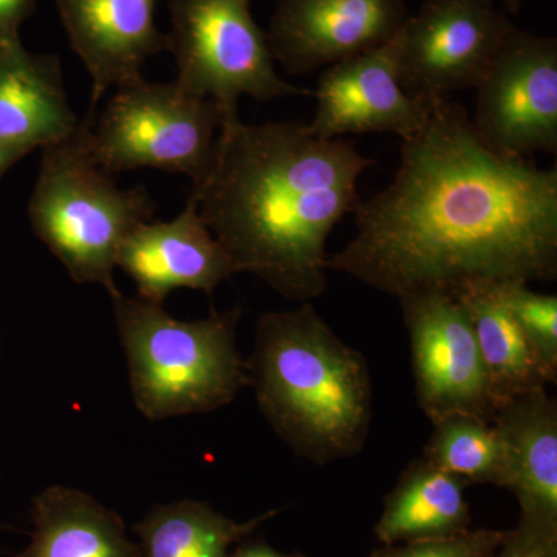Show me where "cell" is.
Segmentation results:
<instances>
[{
    "label": "cell",
    "mask_w": 557,
    "mask_h": 557,
    "mask_svg": "<svg viewBox=\"0 0 557 557\" xmlns=\"http://www.w3.org/2000/svg\"><path fill=\"white\" fill-rule=\"evenodd\" d=\"M354 214L329 271L397 299L557 276V171L491 152L453 100L403 139L394 178Z\"/></svg>",
    "instance_id": "cell-1"
},
{
    "label": "cell",
    "mask_w": 557,
    "mask_h": 557,
    "mask_svg": "<svg viewBox=\"0 0 557 557\" xmlns=\"http://www.w3.org/2000/svg\"><path fill=\"white\" fill-rule=\"evenodd\" d=\"M375 160L302 121H223L207 174L189 199L237 273L278 296L313 302L329 284L327 240L359 203L358 180Z\"/></svg>",
    "instance_id": "cell-2"
},
{
    "label": "cell",
    "mask_w": 557,
    "mask_h": 557,
    "mask_svg": "<svg viewBox=\"0 0 557 557\" xmlns=\"http://www.w3.org/2000/svg\"><path fill=\"white\" fill-rule=\"evenodd\" d=\"M245 362L260 412L296 456L329 465L364 449L372 424L368 361L313 304L263 313Z\"/></svg>",
    "instance_id": "cell-3"
},
{
    "label": "cell",
    "mask_w": 557,
    "mask_h": 557,
    "mask_svg": "<svg viewBox=\"0 0 557 557\" xmlns=\"http://www.w3.org/2000/svg\"><path fill=\"white\" fill-rule=\"evenodd\" d=\"M108 293L132 398L146 420L212 412L248 386L247 362L237 347L240 309L180 321L163 304L129 298L116 287Z\"/></svg>",
    "instance_id": "cell-4"
},
{
    "label": "cell",
    "mask_w": 557,
    "mask_h": 557,
    "mask_svg": "<svg viewBox=\"0 0 557 557\" xmlns=\"http://www.w3.org/2000/svg\"><path fill=\"white\" fill-rule=\"evenodd\" d=\"M94 110L67 138L44 148L30 201L33 230L76 284L115 288L113 271L127 236L150 222L156 203L145 186L120 189L90 152Z\"/></svg>",
    "instance_id": "cell-5"
},
{
    "label": "cell",
    "mask_w": 557,
    "mask_h": 557,
    "mask_svg": "<svg viewBox=\"0 0 557 557\" xmlns=\"http://www.w3.org/2000/svg\"><path fill=\"white\" fill-rule=\"evenodd\" d=\"M223 121L214 101L194 97L175 81L141 76L116 87L91 123V157L110 175L152 168L188 175L196 185L211 164Z\"/></svg>",
    "instance_id": "cell-6"
},
{
    "label": "cell",
    "mask_w": 557,
    "mask_h": 557,
    "mask_svg": "<svg viewBox=\"0 0 557 557\" xmlns=\"http://www.w3.org/2000/svg\"><path fill=\"white\" fill-rule=\"evenodd\" d=\"M251 0H171L175 83L214 101L225 120L239 115V100L270 101L309 95L277 75L267 33L249 10Z\"/></svg>",
    "instance_id": "cell-7"
},
{
    "label": "cell",
    "mask_w": 557,
    "mask_h": 557,
    "mask_svg": "<svg viewBox=\"0 0 557 557\" xmlns=\"http://www.w3.org/2000/svg\"><path fill=\"white\" fill-rule=\"evenodd\" d=\"M515 28L494 0H424L397 36L403 89L429 102L475 89Z\"/></svg>",
    "instance_id": "cell-8"
},
{
    "label": "cell",
    "mask_w": 557,
    "mask_h": 557,
    "mask_svg": "<svg viewBox=\"0 0 557 557\" xmlns=\"http://www.w3.org/2000/svg\"><path fill=\"white\" fill-rule=\"evenodd\" d=\"M474 90L469 116L491 152L520 161L556 153V39L516 27Z\"/></svg>",
    "instance_id": "cell-9"
},
{
    "label": "cell",
    "mask_w": 557,
    "mask_h": 557,
    "mask_svg": "<svg viewBox=\"0 0 557 557\" xmlns=\"http://www.w3.org/2000/svg\"><path fill=\"white\" fill-rule=\"evenodd\" d=\"M412 355L417 401L431 423L454 413L493 421L497 408L474 330L460 300L443 293L399 298Z\"/></svg>",
    "instance_id": "cell-10"
},
{
    "label": "cell",
    "mask_w": 557,
    "mask_h": 557,
    "mask_svg": "<svg viewBox=\"0 0 557 557\" xmlns=\"http://www.w3.org/2000/svg\"><path fill=\"white\" fill-rule=\"evenodd\" d=\"M408 17L405 0H278L267 40L274 62L309 75L379 49Z\"/></svg>",
    "instance_id": "cell-11"
},
{
    "label": "cell",
    "mask_w": 557,
    "mask_h": 557,
    "mask_svg": "<svg viewBox=\"0 0 557 557\" xmlns=\"http://www.w3.org/2000/svg\"><path fill=\"white\" fill-rule=\"evenodd\" d=\"M397 36L324 69L314 91L313 120L307 123L311 134L324 139L366 134L408 139L428 123L438 102L418 100L403 89Z\"/></svg>",
    "instance_id": "cell-12"
},
{
    "label": "cell",
    "mask_w": 557,
    "mask_h": 557,
    "mask_svg": "<svg viewBox=\"0 0 557 557\" xmlns=\"http://www.w3.org/2000/svg\"><path fill=\"white\" fill-rule=\"evenodd\" d=\"M116 267L135 282L139 298L157 304L177 288L212 296L222 282L239 274L190 199L171 222L150 220L132 231Z\"/></svg>",
    "instance_id": "cell-13"
},
{
    "label": "cell",
    "mask_w": 557,
    "mask_h": 557,
    "mask_svg": "<svg viewBox=\"0 0 557 557\" xmlns=\"http://www.w3.org/2000/svg\"><path fill=\"white\" fill-rule=\"evenodd\" d=\"M159 0H54L70 47L91 78V109L110 89L141 78L146 60L171 49L156 25Z\"/></svg>",
    "instance_id": "cell-14"
},
{
    "label": "cell",
    "mask_w": 557,
    "mask_h": 557,
    "mask_svg": "<svg viewBox=\"0 0 557 557\" xmlns=\"http://www.w3.org/2000/svg\"><path fill=\"white\" fill-rule=\"evenodd\" d=\"M60 58L30 54L22 46L0 50V145L21 157L78 129Z\"/></svg>",
    "instance_id": "cell-15"
},
{
    "label": "cell",
    "mask_w": 557,
    "mask_h": 557,
    "mask_svg": "<svg viewBox=\"0 0 557 557\" xmlns=\"http://www.w3.org/2000/svg\"><path fill=\"white\" fill-rule=\"evenodd\" d=\"M504 440V490L518 498L520 518L557 525V403L547 388L509 399L493 418Z\"/></svg>",
    "instance_id": "cell-16"
},
{
    "label": "cell",
    "mask_w": 557,
    "mask_h": 557,
    "mask_svg": "<svg viewBox=\"0 0 557 557\" xmlns=\"http://www.w3.org/2000/svg\"><path fill=\"white\" fill-rule=\"evenodd\" d=\"M32 516L30 542L14 557H139L119 512L76 487L40 491Z\"/></svg>",
    "instance_id": "cell-17"
},
{
    "label": "cell",
    "mask_w": 557,
    "mask_h": 557,
    "mask_svg": "<svg viewBox=\"0 0 557 557\" xmlns=\"http://www.w3.org/2000/svg\"><path fill=\"white\" fill-rule=\"evenodd\" d=\"M468 483L421 457L403 472L384 498L375 525L381 545L405 544L463 533L472 525Z\"/></svg>",
    "instance_id": "cell-18"
},
{
    "label": "cell",
    "mask_w": 557,
    "mask_h": 557,
    "mask_svg": "<svg viewBox=\"0 0 557 557\" xmlns=\"http://www.w3.org/2000/svg\"><path fill=\"white\" fill-rule=\"evenodd\" d=\"M457 299L474 330L497 410L509 399L556 383L557 373L539 357L502 302L497 288L468 289Z\"/></svg>",
    "instance_id": "cell-19"
},
{
    "label": "cell",
    "mask_w": 557,
    "mask_h": 557,
    "mask_svg": "<svg viewBox=\"0 0 557 557\" xmlns=\"http://www.w3.org/2000/svg\"><path fill=\"white\" fill-rule=\"evenodd\" d=\"M277 512L270 509L237 522L207 502L183 498L150 508L132 530L138 537L139 557H228L231 549Z\"/></svg>",
    "instance_id": "cell-20"
},
{
    "label": "cell",
    "mask_w": 557,
    "mask_h": 557,
    "mask_svg": "<svg viewBox=\"0 0 557 557\" xmlns=\"http://www.w3.org/2000/svg\"><path fill=\"white\" fill-rule=\"evenodd\" d=\"M432 424L434 432L423 454L428 461L467 483L505 486L504 440L493 421L454 413Z\"/></svg>",
    "instance_id": "cell-21"
},
{
    "label": "cell",
    "mask_w": 557,
    "mask_h": 557,
    "mask_svg": "<svg viewBox=\"0 0 557 557\" xmlns=\"http://www.w3.org/2000/svg\"><path fill=\"white\" fill-rule=\"evenodd\" d=\"M497 292L539 357L557 373L556 296L533 292L525 284L504 285Z\"/></svg>",
    "instance_id": "cell-22"
},
{
    "label": "cell",
    "mask_w": 557,
    "mask_h": 557,
    "mask_svg": "<svg viewBox=\"0 0 557 557\" xmlns=\"http://www.w3.org/2000/svg\"><path fill=\"white\" fill-rule=\"evenodd\" d=\"M505 536L507 531L469 528L454 536L381 545L370 557H491Z\"/></svg>",
    "instance_id": "cell-23"
},
{
    "label": "cell",
    "mask_w": 557,
    "mask_h": 557,
    "mask_svg": "<svg viewBox=\"0 0 557 557\" xmlns=\"http://www.w3.org/2000/svg\"><path fill=\"white\" fill-rule=\"evenodd\" d=\"M491 557H557V525L520 518Z\"/></svg>",
    "instance_id": "cell-24"
},
{
    "label": "cell",
    "mask_w": 557,
    "mask_h": 557,
    "mask_svg": "<svg viewBox=\"0 0 557 557\" xmlns=\"http://www.w3.org/2000/svg\"><path fill=\"white\" fill-rule=\"evenodd\" d=\"M36 10V0H0V50L21 46L20 27Z\"/></svg>",
    "instance_id": "cell-25"
},
{
    "label": "cell",
    "mask_w": 557,
    "mask_h": 557,
    "mask_svg": "<svg viewBox=\"0 0 557 557\" xmlns=\"http://www.w3.org/2000/svg\"><path fill=\"white\" fill-rule=\"evenodd\" d=\"M251 536L245 537L233 549H231L228 557H307L299 555V553H284L281 549L271 547L269 542L263 539H256Z\"/></svg>",
    "instance_id": "cell-26"
},
{
    "label": "cell",
    "mask_w": 557,
    "mask_h": 557,
    "mask_svg": "<svg viewBox=\"0 0 557 557\" xmlns=\"http://www.w3.org/2000/svg\"><path fill=\"white\" fill-rule=\"evenodd\" d=\"M16 160H20V157L14 156L13 152H10L9 149H5L2 145H0V174H2V172L5 171L7 168H9L10 164L14 163Z\"/></svg>",
    "instance_id": "cell-27"
},
{
    "label": "cell",
    "mask_w": 557,
    "mask_h": 557,
    "mask_svg": "<svg viewBox=\"0 0 557 557\" xmlns=\"http://www.w3.org/2000/svg\"><path fill=\"white\" fill-rule=\"evenodd\" d=\"M523 0H505V3H507L508 9L512 11V13H518L520 10V7H522Z\"/></svg>",
    "instance_id": "cell-28"
}]
</instances>
